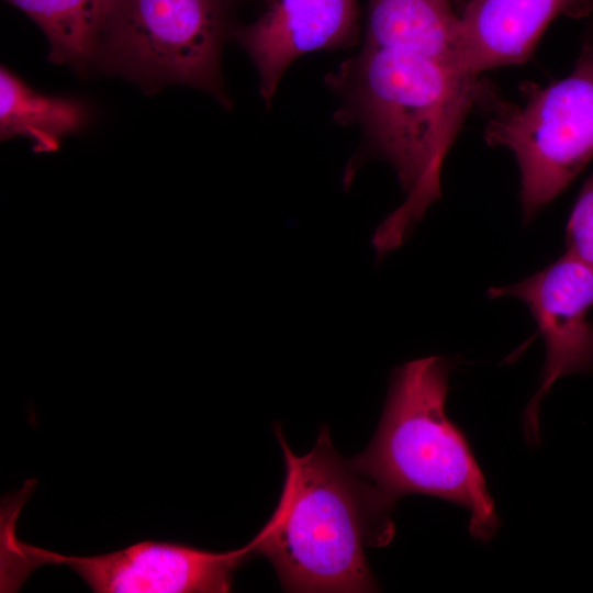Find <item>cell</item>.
Here are the masks:
<instances>
[{
    "instance_id": "5bb4252c",
    "label": "cell",
    "mask_w": 593,
    "mask_h": 593,
    "mask_svg": "<svg viewBox=\"0 0 593 593\" xmlns=\"http://www.w3.org/2000/svg\"><path fill=\"white\" fill-rule=\"evenodd\" d=\"M589 13H592V15H593V0H591V5H590ZM592 29H593V23H592Z\"/></svg>"
},
{
    "instance_id": "8fae6325",
    "label": "cell",
    "mask_w": 593,
    "mask_h": 593,
    "mask_svg": "<svg viewBox=\"0 0 593 593\" xmlns=\"http://www.w3.org/2000/svg\"><path fill=\"white\" fill-rule=\"evenodd\" d=\"M89 120L87 105L75 99L46 96L30 88L15 74L0 69V136H24L37 153L55 152L67 134Z\"/></svg>"
},
{
    "instance_id": "8992f818",
    "label": "cell",
    "mask_w": 593,
    "mask_h": 593,
    "mask_svg": "<svg viewBox=\"0 0 593 593\" xmlns=\"http://www.w3.org/2000/svg\"><path fill=\"white\" fill-rule=\"evenodd\" d=\"M1 582L15 590L35 568L67 566L93 592L186 593L228 592L234 573L255 553L243 548L214 552L184 544L146 540L92 557H72L30 546L15 538L12 526L1 537Z\"/></svg>"
},
{
    "instance_id": "4fadbf2b",
    "label": "cell",
    "mask_w": 593,
    "mask_h": 593,
    "mask_svg": "<svg viewBox=\"0 0 593 593\" xmlns=\"http://www.w3.org/2000/svg\"><path fill=\"white\" fill-rule=\"evenodd\" d=\"M566 248L593 272V171L583 183L570 213Z\"/></svg>"
},
{
    "instance_id": "9c48e42d",
    "label": "cell",
    "mask_w": 593,
    "mask_h": 593,
    "mask_svg": "<svg viewBox=\"0 0 593 593\" xmlns=\"http://www.w3.org/2000/svg\"><path fill=\"white\" fill-rule=\"evenodd\" d=\"M591 0H467L458 14L456 66L467 75L525 63L559 15L589 13Z\"/></svg>"
},
{
    "instance_id": "6da1fadb",
    "label": "cell",
    "mask_w": 593,
    "mask_h": 593,
    "mask_svg": "<svg viewBox=\"0 0 593 593\" xmlns=\"http://www.w3.org/2000/svg\"><path fill=\"white\" fill-rule=\"evenodd\" d=\"M340 98L335 120L358 124L363 154L344 175L346 187L367 157L390 164L405 201L377 227L371 238L382 259L412 234L427 209L440 198L441 167L465 120L497 101L481 76H471L427 56L362 45L325 77Z\"/></svg>"
},
{
    "instance_id": "ba28073f",
    "label": "cell",
    "mask_w": 593,
    "mask_h": 593,
    "mask_svg": "<svg viewBox=\"0 0 593 593\" xmlns=\"http://www.w3.org/2000/svg\"><path fill=\"white\" fill-rule=\"evenodd\" d=\"M359 32L357 0H269L265 12L234 35L257 69L260 94L269 107L293 60L351 46Z\"/></svg>"
},
{
    "instance_id": "7c38bea8",
    "label": "cell",
    "mask_w": 593,
    "mask_h": 593,
    "mask_svg": "<svg viewBox=\"0 0 593 593\" xmlns=\"http://www.w3.org/2000/svg\"><path fill=\"white\" fill-rule=\"evenodd\" d=\"M31 18L49 43L56 64L85 72L97 57L114 0H4Z\"/></svg>"
},
{
    "instance_id": "52a82bcc",
    "label": "cell",
    "mask_w": 593,
    "mask_h": 593,
    "mask_svg": "<svg viewBox=\"0 0 593 593\" xmlns=\"http://www.w3.org/2000/svg\"><path fill=\"white\" fill-rule=\"evenodd\" d=\"M489 296H514L526 303L542 335L546 360L538 391L524 416L528 440L538 439L541 400L553 383L568 374L593 368V272L566 251L539 272L511 286L495 288Z\"/></svg>"
},
{
    "instance_id": "5b68a950",
    "label": "cell",
    "mask_w": 593,
    "mask_h": 593,
    "mask_svg": "<svg viewBox=\"0 0 593 593\" xmlns=\"http://www.w3.org/2000/svg\"><path fill=\"white\" fill-rule=\"evenodd\" d=\"M230 22L228 0H114L97 58L144 88L188 85L227 105L220 59Z\"/></svg>"
},
{
    "instance_id": "30bf717a",
    "label": "cell",
    "mask_w": 593,
    "mask_h": 593,
    "mask_svg": "<svg viewBox=\"0 0 593 593\" xmlns=\"http://www.w3.org/2000/svg\"><path fill=\"white\" fill-rule=\"evenodd\" d=\"M458 22L450 0H368L363 45L427 56L458 69Z\"/></svg>"
},
{
    "instance_id": "277c9868",
    "label": "cell",
    "mask_w": 593,
    "mask_h": 593,
    "mask_svg": "<svg viewBox=\"0 0 593 593\" xmlns=\"http://www.w3.org/2000/svg\"><path fill=\"white\" fill-rule=\"evenodd\" d=\"M523 93V104L493 105L483 137L514 155L527 222L593 159V29L567 77L545 87L526 83Z\"/></svg>"
},
{
    "instance_id": "7a4b0ae2",
    "label": "cell",
    "mask_w": 593,
    "mask_h": 593,
    "mask_svg": "<svg viewBox=\"0 0 593 593\" xmlns=\"http://www.w3.org/2000/svg\"><path fill=\"white\" fill-rule=\"evenodd\" d=\"M284 481L277 506L250 540L288 592H372L365 549L393 537L392 511L334 448L323 427L313 449L296 456L279 426Z\"/></svg>"
},
{
    "instance_id": "3957f363",
    "label": "cell",
    "mask_w": 593,
    "mask_h": 593,
    "mask_svg": "<svg viewBox=\"0 0 593 593\" xmlns=\"http://www.w3.org/2000/svg\"><path fill=\"white\" fill-rule=\"evenodd\" d=\"M449 371L437 356L395 368L377 432L349 461L389 507L407 494L440 497L468 510L471 535L489 540L499 519L468 443L446 414Z\"/></svg>"
}]
</instances>
